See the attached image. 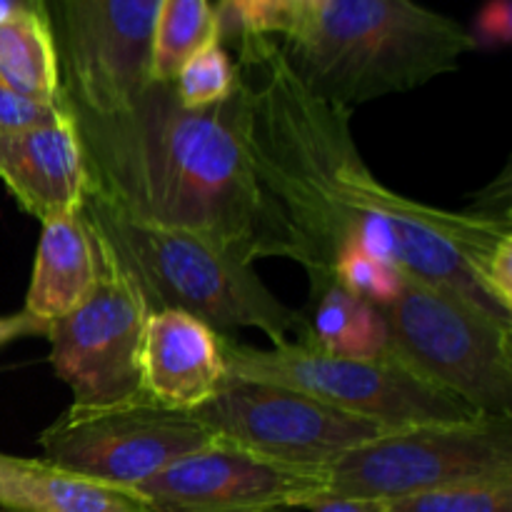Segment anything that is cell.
<instances>
[{
    "label": "cell",
    "mask_w": 512,
    "mask_h": 512,
    "mask_svg": "<svg viewBox=\"0 0 512 512\" xmlns=\"http://www.w3.org/2000/svg\"><path fill=\"white\" fill-rule=\"evenodd\" d=\"M45 335H48V325L35 320L25 310L13 315H0V348L20 338H45Z\"/></svg>",
    "instance_id": "obj_25"
},
{
    "label": "cell",
    "mask_w": 512,
    "mask_h": 512,
    "mask_svg": "<svg viewBox=\"0 0 512 512\" xmlns=\"http://www.w3.org/2000/svg\"><path fill=\"white\" fill-rule=\"evenodd\" d=\"M0 80L38 103L65 108L58 53L48 18L18 10L0 18Z\"/></svg>",
    "instance_id": "obj_18"
},
{
    "label": "cell",
    "mask_w": 512,
    "mask_h": 512,
    "mask_svg": "<svg viewBox=\"0 0 512 512\" xmlns=\"http://www.w3.org/2000/svg\"><path fill=\"white\" fill-rule=\"evenodd\" d=\"M160 0H45L70 110L108 115L150 80Z\"/></svg>",
    "instance_id": "obj_10"
},
{
    "label": "cell",
    "mask_w": 512,
    "mask_h": 512,
    "mask_svg": "<svg viewBox=\"0 0 512 512\" xmlns=\"http://www.w3.org/2000/svg\"><path fill=\"white\" fill-rule=\"evenodd\" d=\"M388 512H512V478L460 483L388 500Z\"/></svg>",
    "instance_id": "obj_21"
},
{
    "label": "cell",
    "mask_w": 512,
    "mask_h": 512,
    "mask_svg": "<svg viewBox=\"0 0 512 512\" xmlns=\"http://www.w3.org/2000/svg\"><path fill=\"white\" fill-rule=\"evenodd\" d=\"M215 443L198 415L160 408L145 395L113 405L73 403L38 438L48 465L125 490Z\"/></svg>",
    "instance_id": "obj_8"
},
{
    "label": "cell",
    "mask_w": 512,
    "mask_h": 512,
    "mask_svg": "<svg viewBox=\"0 0 512 512\" xmlns=\"http://www.w3.org/2000/svg\"><path fill=\"white\" fill-rule=\"evenodd\" d=\"M0 512H8V510H0Z\"/></svg>",
    "instance_id": "obj_29"
},
{
    "label": "cell",
    "mask_w": 512,
    "mask_h": 512,
    "mask_svg": "<svg viewBox=\"0 0 512 512\" xmlns=\"http://www.w3.org/2000/svg\"><path fill=\"white\" fill-rule=\"evenodd\" d=\"M238 83V65L230 60L223 43L213 40L185 60L183 68L175 75L173 88L180 105L198 110L228 100Z\"/></svg>",
    "instance_id": "obj_20"
},
{
    "label": "cell",
    "mask_w": 512,
    "mask_h": 512,
    "mask_svg": "<svg viewBox=\"0 0 512 512\" xmlns=\"http://www.w3.org/2000/svg\"><path fill=\"white\" fill-rule=\"evenodd\" d=\"M100 278V253L83 213L43 223L33 275L25 293V313L50 325L78 308Z\"/></svg>",
    "instance_id": "obj_15"
},
{
    "label": "cell",
    "mask_w": 512,
    "mask_h": 512,
    "mask_svg": "<svg viewBox=\"0 0 512 512\" xmlns=\"http://www.w3.org/2000/svg\"><path fill=\"white\" fill-rule=\"evenodd\" d=\"M0 180L40 223L80 210L90 180L73 115L0 135Z\"/></svg>",
    "instance_id": "obj_14"
},
{
    "label": "cell",
    "mask_w": 512,
    "mask_h": 512,
    "mask_svg": "<svg viewBox=\"0 0 512 512\" xmlns=\"http://www.w3.org/2000/svg\"><path fill=\"white\" fill-rule=\"evenodd\" d=\"M18 10H30V13L45 15V0H0V18Z\"/></svg>",
    "instance_id": "obj_28"
},
{
    "label": "cell",
    "mask_w": 512,
    "mask_h": 512,
    "mask_svg": "<svg viewBox=\"0 0 512 512\" xmlns=\"http://www.w3.org/2000/svg\"><path fill=\"white\" fill-rule=\"evenodd\" d=\"M475 45H505L512 35L510 0H488L475 18Z\"/></svg>",
    "instance_id": "obj_24"
},
{
    "label": "cell",
    "mask_w": 512,
    "mask_h": 512,
    "mask_svg": "<svg viewBox=\"0 0 512 512\" xmlns=\"http://www.w3.org/2000/svg\"><path fill=\"white\" fill-rule=\"evenodd\" d=\"M280 48L310 93L353 110L453 73L478 45L415 0H325Z\"/></svg>",
    "instance_id": "obj_3"
},
{
    "label": "cell",
    "mask_w": 512,
    "mask_h": 512,
    "mask_svg": "<svg viewBox=\"0 0 512 512\" xmlns=\"http://www.w3.org/2000/svg\"><path fill=\"white\" fill-rule=\"evenodd\" d=\"M195 415L220 445L308 473H323L348 450L390 433L298 390L230 375Z\"/></svg>",
    "instance_id": "obj_9"
},
{
    "label": "cell",
    "mask_w": 512,
    "mask_h": 512,
    "mask_svg": "<svg viewBox=\"0 0 512 512\" xmlns=\"http://www.w3.org/2000/svg\"><path fill=\"white\" fill-rule=\"evenodd\" d=\"M0 508L8 512H153L133 490L15 455H5Z\"/></svg>",
    "instance_id": "obj_16"
},
{
    "label": "cell",
    "mask_w": 512,
    "mask_h": 512,
    "mask_svg": "<svg viewBox=\"0 0 512 512\" xmlns=\"http://www.w3.org/2000/svg\"><path fill=\"white\" fill-rule=\"evenodd\" d=\"M213 15L220 43H238L250 35H285L290 25L285 0H220Z\"/></svg>",
    "instance_id": "obj_22"
},
{
    "label": "cell",
    "mask_w": 512,
    "mask_h": 512,
    "mask_svg": "<svg viewBox=\"0 0 512 512\" xmlns=\"http://www.w3.org/2000/svg\"><path fill=\"white\" fill-rule=\"evenodd\" d=\"M80 213L128 270L150 313L183 310L220 335L253 328L273 340V348L293 343L290 335L300 340L308 333V315L275 298L253 265L240 263L210 240L133 220L90 183Z\"/></svg>",
    "instance_id": "obj_4"
},
{
    "label": "cell",
    "mask_w": 512,
    "mask_h": 512,
    "mask_svg": "<svg viewBox=\"0 0 512 512\" xmlns=\"http://www.w3.org/2000/svg\"><path fill=\"white\" fill-rule=\"evenodd\" d=\"M100 278L75 310L48 325L50 365L75 405H113L140 393L138 353L150 308L128 270L93 233Z\"/></svg>",
    "instance_id": "obj_11"
},
{
    "label": "cell",
    "mask_w": 512,
    "mask_h": 512,
    "mask_svg": "<svg viewBox=\"0 0 512 512\" xmlns=\"http://www.w3.org/2000/svg\"><path fill=\"white\" fill-rule=\"evenodd\" d=\"M512 478V415L383 433L323 470L320 498L398 500L460 483Z\"/></svg>",
    "instance_id": "obj_7"
},
{
    "label": "cell",
    "mask_w": 512,
    "mask_h": 512,
    "mask_svg": "<svg viewBox=\"0 0 512 512\" xmlns=\"http://www.w3.org/2000/svg\"><path fill=\"white\" fill-rule=\"evenodd\" d=\"M310 303L313 315L308 318V333L303 338L320 350L360 360L400 358L385 320L368 300L330 283L320 293L310 295Z\"/></svg>",
    "instance_id": "obj_17"
},
{
    "label": "cell",
    "mask_w": 512,
    "mask_h": 512,
    "mask_svg": "<svg viewBox=\"0 0 512 512\" xmlns=\"http://www.w3.org/2000/svg\"><path fill=\"white\" fill-rule=\"evenodd\" d=\"M60 120H70V105L58 108V105L38 103V100L15 93L0 80V135L60 123Z\"/></svg>",
    "instance_id": "obj_23"
},
{
    "label": "cell",
    "mask_w": 512,
    "mask_h": 512,
    "mask_svg": "<svg viewBox=\"0 0 512 512\" xmlns=\"http://www.w3.org/2000/svg\"><path fill=\"white\" fill-rule=\"evenodd\" d=\"M133 493L153 512H288L318 500L323 473L283 468L215 443L175 460Z\"/></svg>",
    "instance_id": "obj_12"
},
{
    "label": "cell",
    "mask_w": 512,
    "mask_h": 512,
    "mask_svg": "<svg viewBox=\"0 0 512 512\" xmlns=\"http://www.w3.org/2000/svg\"><path fill=\"white\" fill-rule=\"evenodd\" d=\"M218 40L208 0H160L155 18L150 80L173 83L185 60Z\"/></svg>",
    "instance_id": "obj_19"
},
{
    "label": "cell",
    "mask_w": 512,
    "mask_h": 512,
    "mask_svg": "<svg viewBox=\"0 0 512 512\" xmlns=\"http://www.w3.org/2000/svg\"><path fill=\"white\" fill-rule=\"evenodd\" d=\"M70 115L90 188L125 215L200 235L245 265L300 260L293 230L255 178L243 83L223 103L193 110L173 83L153 80L123 110Z\"/></svg>",
    "instance_id": "obj_2"
},
{
    "label": "cell",
    "mask_w": 512,
    "mask_h": 512,
    "mask_svg": "<svg viewBox=\"0 0 512 512\" xmlns=\"http://www.w3.org/2000/svg\"><path fill=\"white\" fill-rule=\"evenodd\" d=\"M285 3H288L290 25H288V33H285L283 38H288V35H293L295 30L303 28V25L318 13L320 5H323L325 0H285Z\"/></svg>",
    "instance_id": "obj_27"
},
{
    "label": "cell",
    "mask_w": 512,
    "mask_h": 512,
    "mask_svg": "<svg viewBox=\"0 0 512 512\" xmlns=\"http://www.w3.org/2000/svg\"><path fill=\"white\" fill-rule=\"evenodd\" d=\"M220 338L230 378L298 390L388 430L463 423L483 415L400 358H343L305 338L270 350L240 343L233 335Z\"/></svg>",
    "instance_id": "obj_5"
},
{
    "label": "cell",
    "mask_w": 512,
    "mask_h": 512,
    "mask_svg": "<svg viewBox=\"0 0 512 512\" xmlns=\"http://www.w3.org/2000/svg\"><path fill=\"white\" fill-rule=\"evenodd\" d=\"M310 512H388V500L368 498H320L308 508Z\"/></svg>",
    "instance_id": "obj_26"
},
{
    "label": "cell",
    "mask_w": 512,
    "mask_h": 512,
    "mask_svg": "<svg viewBox=\"0 0 512 512\" xmlns=\"http://www.w3.org/2000/svg\"><path fill=\"white\" fill-rule=\"evenodd\" d=\"M378 313L410 368L478 413L512 415V323L413 275Z\"/></svg>",
    "instance_id": "obj_6"
},
{
    "label": "cell",
    "mask_w": 512,
    "mask_h": 512,
    "mask_svg": "<svg viewBox=\"0 0 512 512\" xmlns=\"http://www.w3.org/2000/svg\"><path fill=\"white\" fill-rule=\"evenodd\" d=\"M140 393L168 410L195 413L228 378L223 338L183 310H153L138 353Z\"/></svg>",
    "instance_id": "obj_13"
},
{
    "label": "cell",
    "mask_w": 512,
    "mask_h": 512,
    "mask_svg": "<svg viewBox=\"0 0 512 512\" xmlns=\"http://www.w3.org/2000/svg\"><path fill=\"white\" fill-rule=\"evenodd\" d=\"M248 153L298 243L310 295L350 255L373 253L512 323L510 210H443L375 178L353 138V110L310 93L270 35L238 40Z\"/></svg>",
    "instance_id": "obj_1"
}]
</instances>
